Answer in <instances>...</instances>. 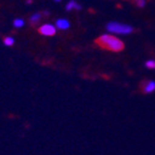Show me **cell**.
I'll return each mask as SVG.
<instances>
[{"mask_svg":"<svg viewBox=\"0 0 155 155\" xmlns=\"http://www.w3.org/2000/svg\"><path fill=\"white\" fill-rule=\"evenodd\" d=\"M107 31L114 34H120V35H128L134 31V27L130 25L123 23H117V22H111L106 26Z\"/></svg>","mask_w":155,"mask_h":155,"instance_id":"obj_2","label":"cell"},{"mask_svg":"<svg viewBox=\"0 0 155 155\" xmlns=\"http://www.w3.org/2000/svg\"><path fill=\"white\" fill-rule=\"evenodd\" d=\"M13 25L15 26V27H22L24 25V21L22 18H16L15 21L13 22Z\"/></svg>","mask_w":155,"mask_h":155,"instance_id":"obj_10","label":"cell"},{"mask_svg":"<svg viewBox=\"0 0 155 155\" xmlns=\"http://www.w3.org/2000/svg\"><path fill=\"white\" fill-rule=\"evenodd\" d=\"M97 45L103 48V49L110 50V51L113 52H119L124 49V42L118 39L117 37L112 36L110 34H105V35H102V36L98 37L96 39Z\"/></svg>","mask_w":155,"mask_h":155,"instance_id":"obj_1","label":"cell"},{"mask_svg":"<svg viewBox=\"0 0 155 155\" xmlns=\"http://www.w3.org/2000/svg\"><path fill=\"white\" fill-rule=\"evenodd\" d=\"M73 9H75V10H81V5H79L76 1L72 0V1H70V2L66 5V10L71 11V10H73Z\"/></svg>","mask_w":155,"mask_h":155,"instance_id":"obj_6","label":"cell"},{"mask_svg":"<svg viewBox=\"0 0 155 155\" xmlns=\"http://www.w3.org/2000/svg\"><path fill=\"white\" fill-rule=\"evenodd\" d=\"M143 91L145 93H152L155 91V81L153 80H149L144 84V87H143Z\"/></svg>","mask_w":155,"mask_h":155,"instance_id":"obj_4","label":"cell"},{"mask_svg":"<svg viewBox=\"0 0 155 155\" xmlns=\"http://www.w3.org/2000/svg\"><path fill=\"white\" fill-rule=\"evenodd\" d=\"M57 27L60 29H67L70 27V22L65 18H61V20L57 21Z\"/></svg>","mask_w":155,"mask_h":155,"instance_id":"obj_5","label":"cell"},{"mask_svg":"<svg viewBox=\"0 0 155 155\" xmlns=\"http://www.w3.org/2000/svg\"><path fill=\"white\" fill-rule=\"evenodd\" d=\"M136 1H138V0H136Z\"/></svg>","mask_w":155,"mask_h":155,"instance_id":"obj_13","label":"cell"},{"mask_svg":"<svg viewBox=\"0 0 155 155\" xmlns=\"http://www.w3.org/2000/svg\"><path fill=\"white\" fill-rule=\"evenodd\" d=\"M40 18H41V14H40V13H35V14H33V15L31 16V23L36 24L37 22L40 20Z\"/></svg>","mask_w":155,"mask_h":155,"instance_id":"obj_7","label":"cell"},{"mask_svg":"<svg viewBox=\"0 0 155 155\" xmlns=\"http://www.w3.org/2000/svg\"><path fill=\"white\" fill-rule=\"evenodd\" d=\"M55 1H60V0H55Z\"/></svg>","mask_w":155,"mask_h":155,"instance_id":"obj_12","label":"cell"},{"mask_svg":"<svg viewBox=\"0 0 155 155\" xmlns=\"http://www.w3.org/2000/svg\"><path fill=\"white\" fill-rule=\"evenodd\" d=\"M3 42H5V46H12V45L14 44V39H13L12 37H5V38L3 39Z\"/></svg>","mask_w":155,"mask_h":155,"instance_id":"obj_9","label":"cell"},{"mask_svg":"<svg viewBox=\"0 0 155 155\" xmlns=\"http://www.w3.org/2000/svg\"><path fill=\"white\" fill-rule=\"evenodd\" d=\"M137 5H139L140 8H143V7L145 5V0H138Z\"/></svg>","mask_w":155,"mask_h":155,"instance_id":"obj_11","label":"cell"},{"mask_svg":"<svg viewBox=\"0 0 155 155\" xmlns=\"http://www.w3.org/2000/svg\"><path fill=\"white\" fill-rule=\"evenodd\" d=\"M39 33L45 36H53L55 34V27L49 24H46V25H42L40 28H39Z\"/></svg>","mask_w":155,"mask_h":155,"instance_id":"obj_3","label":"cell"},{"mask_svg":"<svg viewBox=\"0 0 155 155\" xmlns=\"http://www.w3.org/2000/svg\"><path fill=\"white\" fill-rule=\"evenodd\" d=\"M145 66L150 70H155V60H149L145 62Z\"/></svg>","mask_w":155,"mask_h":155,"instance_id":"obj_8","label":"cell"}]
</instances>
